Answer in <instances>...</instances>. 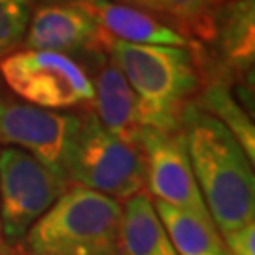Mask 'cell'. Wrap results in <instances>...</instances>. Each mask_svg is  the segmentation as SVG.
<instances>
[{"instance_id": "21", "label": "cell", "mask_w": 255, "mask_h": 255, "mask_svg": "<svg viewBox=\"0 0 255 255\" xmlns=\"http://www.w3.org/2000/svg\"><path fill=\"white\" fill-rule=\"evenodd\" d=\"M214 2H223V0H214Z\"/></svg>"}, {"instance_id": "14", "label": "cell", "mask_w": 255, "mask_h": 255, "mask_svg": "<svg viewBox=\"0 0 255 255\" xmlns=\"http://www.w3.org/2000/svg\"><path fill=\"white\" fill-rule=\"evenodd\" d=\"M153 206L178 255H229L212 219L197 218L157 201Z\"/></svg>"}, {"instance_id": "8", "label": "cell", "mask_w": 255, "mask_h": 255, "mask_svg": "<svg viewBox=\"0 0 255 255\" xmlns=\"http://www.w3.org/2000/svg\"><path fill=\"white\" fill-rule=\"evenodd\" d=\"M140 146L146 161V183L157 202L212 219L195 180L183 132H161L144 128Z\"/></svg>"}, {"instance_id": "7", "label": "cell", "mask_w": 255, "mask_h": 255, "mask_svg": "<svg viewBox=\"0 0 255 255\" xmlns=\"http://www.w3.org/2000/svg\"><path fill=\"white\" fill-rule=\"evenodd\" d=\"M80 123L78 116L0 101V144L19 146L63 176Z\"/></svg>"}, {"instance_id": "2", "label": "cell", "mask_w": 255, "mask_h": 255, "mask_svg": "<svg viewBox=\"0 0 255 255\" xmlns=\"http://www.w3.org/2000/svg\"><path fill=\"white\" fill-rule=\"evenodd\" d=\"M102 49L112 55V63L134 93L140 125L180 132L183 110L201 85L195 55L187 47L127 44L106 34Z\"/></svg>"}, {"instance_id": "15", "label": "cell", "mask_w": 255, "mask_h": 255, "mask_svg": "<svg viewBox=\"0 0 255 255\" xmlns=\"http://www.w3.org/2000/svg\"><path fill=\"white\" fill-rule=\"evenodd\" d=\"M201 110L208 112L210 116L223 123L225 128L238 140V144L246 151L248 159L254 163L255 157V128L254 121L248 118V114L238 106V102L233 99V95L223 83H212L206 87L202 95L201 104H197Z\"/></svg>"}, {"instance_id": "10", "label": "cell", "mask_w": 255, "mask_h": 255, "mask_svg": "<svg viewBox=\"0 0 255 255\" xmlns=\"http://www.w3.org/2000/svg\"><path fill=\"white\" fill-rule=\"evenodd\" d=\"M89 13L102 32L112 40L127 44H144V46H174L187 47L189 38H185L176 28L168 27L164 21L157 19L146 9L112 2V0H95V2H74Z\"/></svg>"}, {"instance_id": "18", "label": "cell", "mask_w": 255, "mask_h": 255, "mask_svg": "<svg viewBox=\"0 0 255 255\" xmlns=\"http://www.w3.org/2000/svg\"><path fill=\"white\" fill-rule=\"evenodd\" d=\"M229 255H255V223L223 235Z\"/></svg>"}, {"instance_id": "12", "label": "cell", "mask_w": 255, "mask_h": 255, "mask_svg": "<svg viewBox=\"0 0 255 255\" xmlns=\"http://www.w3.org/2000/svg\"><path fill=\"white\" fill-rule=\"evenodd\" d=\"M233 70H252L255 59V0H233L214 13V38Z\"/></svg>"}, {"instance_id": "16", "label": "cell", "mask_w": 255, "mask_h": 255, "mask_svg": "<svg viewBox=\"0 0 255 255\" xmlns=\"http://www.w3.org/2000/svg\"><path fill=\"white\" fill-rule=\"evenodd\" d=\"M164 13L204 42L214 38V0H132L130 6Z\"/></svg>"}, {"instance_id": "4", "label": "cell", "mask_w": 255, "mask_h": 255, "mask_svg": "<svg viewBox=\"0 0 255 255\" xmlns=\"http://www.w3.org/2000/svg\"><path fill=\"white\" fill-rule=\"evenodd\" d=\"M66 178L76 185L128 201L146 185L142 146H132L108 134L95 114L82 118L66 161Z\"/></svg>"}, {"instance_id": "19", "label": "cell", "mask_w": 255, "mask_h": 255, "mask_svg": "<svg viewBox=\"0 0 255 255\" xmlns=\"http://www.w3.org/2000/svg\"><path fill=\"white\" fill-rule=\"evenodd\" d=\"M46 4H74V2H95V0H42ZM112 2H118V0H112ZM130 4L132 0H123V4Z\"/></svg>"}, {"instance_id": "5", "label": "cell", "mask_w": 255, "mask_h": 255, "mask_svg": "<svg viewBox=\"0 0 255 255\" xmlns=\"http://www.w3.org/2000/svg\"><path fill=\"white\" fill-rule=\"evenodd\" d=\"M68 178L19 147L0 149V233L17 244L66 191Z\"/></svg>"}, {"instance_id": "11", "label": "cell", "mask_w": 255, "mask_h": 255, "mask_svg": "<svg viewBox=\"0 0 255 255\" xmlns=\"http://www.w3.org/2000/svg\"><path fill=\"white\" fill-rule=\"evenodd\" d=\"M93 91L95 116L102 128L121 142L140 146L144 127L138 119L136 97L116 64L108 63L102 66L93 83Z\"/></svg>"}, {"instance_id": "6", "label": "cell", "mask_w": 255, "mask_h": 255, "mask_svg": "<svg viewBox=\"0 0 255 255\" xmlns=\"http://www.w3.org/2000/svg\"><path fill=\"white\" fill-rule=\"evenodd\" d=\"M0 76L17 97L36 108H72L95 97L85 70L64 53L15 51L0 61Z\"/></svg>"}, {"instance_id": "20", "label": "cell", "mask_w": 255, "mask_h": 255, "mask_svg": "<svg viewBox=\"0 0 255 255\" xmlns=\"http://www.w3.org/2000/svg\"><path fill=\"white\" fill-rule=\"evenodd\" d=\"M0 248H4V240H2V233H0Z\"/></svg>"}, {"instance_id": "17", "label": "cell", "mask_w": 255, "mask_h": 255, "mask_svg": "<svg viewBox=\"0 0 255 255\" xmlns=\"http://www.w3.org/2000/svg\"><path fill=\"white\" fill-rule=\"evenodd\" d=\"M34 0H0V59L21 44L32 17Z\"/></svg>"}, {"instance_id": "3", "label": "cell", "mask_w": 255, "mask_h": 255, "mask_svg": "<svg viewBox=\"0 0 255 255\" xmlns=\"http://www.w3.org/2000/svg\"><path fill=\"white\" fill-rule=\"evenodd\" d=\"M123 206L82 185H68L25 237L28 255H118Z\"/></svg>"}, {"instance_id": "9", "label": "cell", "mask_w": 255, "mask_h": 255, "mask_svg": "<svg viewBox=\"0 0 255 255\" xmlns=\"http://www.w3.org/2000/svg\"><path fill=\"white\" fill-rule=\"evenodd\" d=\"M102 30L78 4H44L28 23V49L38 51H78L101 49Z\"/></svg>"}, {"instance_id": "13", "label": "cell", "mask_w": 255, "mask_h": 255, "mask_svg": "<svg viewBox=\"0 0 255 255\" xmlns=\"http://www.w3.org/2000/svg\"><path fill=\"white\" fill-rule=\"evenodd\" d=\"M118 255H178L146 193L128 199L123 206Z\"/></svg>"}, {"instance_id": "1", "label": "cell", "mask_w": 255, "mask_h": 255, "mask_svg": "<svg viewBox=\"0 0 255 255\" xmlns=\"http://www.w3.org/2000/svg\"><path fill=\"white\" fill-rule=\"evenodd\" d=\"M182 128L195 180L221 235L254 223V163L237 138L191 102L183 110Z\"/></svg>"}]
</instances>
